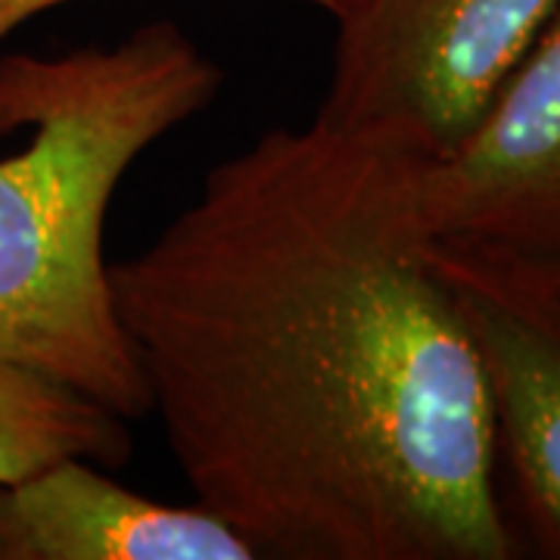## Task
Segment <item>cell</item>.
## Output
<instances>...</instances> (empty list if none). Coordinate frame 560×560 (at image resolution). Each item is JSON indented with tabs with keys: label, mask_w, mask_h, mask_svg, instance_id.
I'll list each match as a JSON object with an SVG mask.
<instances>
[{
	"label": "cell",
	"mask_w": 560,
	"mask_h": 560,
	"mask_svg": "<svg viewBox=\"0 0 560 560\" xmlns=\"http://www.w3.org/2000/svg\"><path fill=\"white\" fill-rule=\"evenodd\" d=\"M427 243L418 156L315 119L219 162L109 265L180 474L256 558L523 555L482 361Z\"/></svg>",
	"instance_id": "6da1fadb"
},
{
	"label": "cell",
	"mask_w": 560,
	"mask_h": 560,
	"mask_svg": "<svg viewBox=\"0 0 560 560\" xmlns=\"http://www.w3.org/2000/svg\"><path fill=\"white\" fill-rule=\"evenodd\" d=\"M219 88V66L168 20L113 47L0 57V135L32 128L0 160V355L121 420L150 396L109 287L106 212L140 153Z\"/></svg>",
	"instance_id": "7a4b0ae2"
},
{
	"label": "cell",
	"mask_w": 560,
	"mask_h": 560,
	"mask_svg": "<svg viewBox=\"0 0 560 560\" xmlns=\"http://www.w3.org/2000/svg\"><path fill=\"white\" fill-rule=\"evenodd\" d=\"M560 0H342L315 119L418 160L489 109Z\"/></svg>",
	"instance_id": "3957f363"
},
{
	"label": "cell",
	"mask_w": 560,
	"mask_h": 560,
	"mask_svg": "<svg viewBox=\"0 0 560 560\" xmlns=\"http://www.w3.org/2000/svg\"><path fill=\"white\" fill-rule=\"evenodd\" d=\"M427 259L482 361L521 548L560 560V256L430 237Z\"/></svg>",
	"instance_id": "277c9868"
},
{
	"label": "cell",
	"mask_w": 560,
	"mask_h": 560,
	"mask_svg": "<svg viewBox=\"0 0 560 560\" xmlns=\"http://www.w3.org/2000/svg\"><path fill=\"white\" fill-rule=\"evenodd\" d=\"M418 212L430 237L560 256V7L470 135L418 160Z\"/></svg>",
	"instance_id": "5b68a950"
},
{
	"label": "cell",
	"mask_w": 560,
	"mask_h": 560,
	"mask_svg": "<svg viewBox=\"0 0 560 560\" xmlns=\"http://www.w3.org/2000/svg\"><path fill=\"white\" fill-rule=\"evenodd\" d=\"M249 558L253 548L206 508L160 504L88 458L0 482V560Z\"/></svg>",
	"instance_id": "8992f818"
},
{
	"label": "cell",
	"mask_w": 560,
	"mask_h": 560,
	"mask_svg": "<svg viewBox=\"0 0 560 560\" xmlns=\"http://www.w3.org/2000/svg\"><path fill=\"white\" fill-rule=\"evenodd\" d=\"M125 423L94 399L0 355V482L60 458L121 467L131 455Z\"/></svg>",
	"instance_id": "52a82bcc"
},
{
	"label": "cell",
	"mask_w": 560,
	"mask_h": 560,
	"mask_svg": "<svg viewBox=\"0 0 560 560\" xmlns=\"http://www.w3.org/2000/svg\"><path fill=\"white\" fill-rule=\"evenodd\" d=\"M62 3H72V0H0V40L10 38L20 25L32 22L47 10H57ZM305 3H315L324 13L334 16L342 0H305Z\"/></svg>",
	"instance_id": "ba28073f"
}]
</instances>
